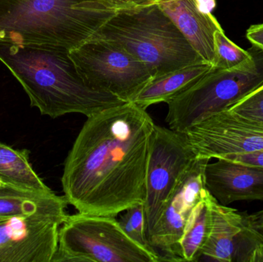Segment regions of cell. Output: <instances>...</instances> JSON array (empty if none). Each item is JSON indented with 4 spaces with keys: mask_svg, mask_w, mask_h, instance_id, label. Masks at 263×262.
I'll use <instances>...</instances> for the list:
<instances>
[{
    "mask_svg": "<svg viewBox=\"0 0 263 262\" xmlns=\"http://www.w3.org/2000/svg\"><path fill=\"white\" fill-rule=\"evenodd\" d=\"M69 55L85 83L126 103L133 101L153 79L147 66L116 43L92 37Z\"/></svg>",
    "mask_w": 263,
    "mask_h": 262,
    "instance_id": "cell-7",
    "label": "cell"
},
{
    "mask_svg": "<svg viewBox=\"0 0 263 262\" xmlns=\"http://www.w3.org/2000/svg\"><path fill=\"white\" fill-rule=\"evenodd\" d=\"M150 248L132 240L116 217L78 212L68 215L59 231L51 262H159Z\"/></svg>",
    "mask_w": 263,
    "mask_h": 262,
    "instance_id": "cell-5",
    "label": "cell"
},
{
    "mask_svg": "<svg viewBox=\"0 0 263 262\" xmlns=\"http://www.w3.org/2000/svg\"><path fill=\"white\" fill-rule=\"evenodd\" d=\"M155 126L132 102L87 117L64 163L68 204L80 213L111 217L143 204Z\"/></svg>",
    "mask_w": 263,
    "mask_h": 262,
    "instance_id": "cell-1",
    "label": "cell"
},
{
    "mask_svg": "<svg viewBox=\"0 0 263 262\" xmlns=\"http://www.w3.org/2000/svg\"><path fill=\"white\" fill-rule=\"evenodd\" d=\"M117 9L126 8L137 7V6H148L156 3L157 0H109Z\"/></svg>",
    "mask_w": 263,
    "mask_h": 262,
    "instance_id": "cell-25",
    "label": "cell"
},
{
    "mask_svg": "<svg viewBox=\"0 0 263 262\" xmlns=\"http://www.w3.org/2000/svg\"><path fill=\"white\" fill-rule=\"evenodd\" d=\"M215 69L222 70H249L257 63V49L254 46L244 50L229 39L223 29L214 34Z\"/></svg>",
    "mask_w": 263,
    "mask_h": 262,
    "instance_id": "cell-19",
    "label": "cell"
},
{
    "mask_svg": "<svg viewBox=\"0 0 263 262\" xmlns=\"http://www.w3.org/2000/svg\"><path fill=\"white\" fill-rule=\"evenodd\" d=\"M93 37L126 49L153 78L205 62L157 3L118 9Z\"/></svg>",
    "mask_w": 263,
    "mask_h": 262,
    "instance_id": "cell-4",
    "label": "cell"
},
{
    "mask_svg": "<svg viewBox=\"0 0 263 262\" xmlns=\"http://www.w3.org/2000/svg\"><path fill=\"white\" fill-rule=\"evenodd\" d=\"M124 212L118 221L125 233L138 244L152 249L147 239L143 204L132 206Z\"/></svg>",
    "mask_w": 263,
    "mask_h": 262,
    "instance_id": "cell-21",
    "label": "cell"
},
{
    "mask_svg": "<svg viewBox=\"0 0 263 262\" xmlns=\"http://www.w3.org/2000/svg\"><path fill=\"white\" fill-rule=\"evenodd\" d=\"M0 60L21 83L31 106L52 118L71 113L92 116L126 103L88 86L67 49L0 43Z\"/></svg>",
    "mask_w": 263,
    "mask_h": 262,
    "instance_id": "cell-2",
    "label": "cell"
},
{
    "mask_svg": "<svg viewBox=\"0 0 263 262\" xmlns=\"http://www.w3.org/2000/svg\"><path fill=\"white\" fill-rule=\"evenodd\" d=\"M247 38L253 46L263 52V23L252 25L247 29Z\"/></svg>",
    "mask_w": 263,
    "mask_h": 262,
    "instance_id": "cell-24",
    "label": "cell"
},
{
    "mask_svg": "<svg viewBox=\"0 0 263 262\" xmlns=\"http://www.w3.org/2000/svg\"><path fill=\"white\" fill-rule=\"evenodd\" d=\"M67 200L53 192L40 193L0 186V220L35 213H66Z\"/></svg>",
    "mask_w": 263,
    "mask_h": 262,
    "instance_id": "cell-16",
    "label": "cell"
},
{
    "mask_svg": "<svg viewBox=\"0 0 263 262\" xmlns=\"http://www.w3.org/2000/svg\"><path fill=\"white\" fill-rule=\"evenodd\" d=\"M29 155L28 150H15L0 143V183L30 192H52L32 169Z\"/></svg>",
    "mask_w": 263,
    "mask_h": 262,
    "instance_id": "cell-17",
    "label": "cell"
},
{
    "mask_svg": "<svg viewBox=\"0 0 263 262\" xmlns=\"http://www.w3.org/2000/svg\"><path fill=\"white\" fill-rule=\"evenodd\" d=\"M219 158L228 160L233 163H241L246 166L263 169V150L248 152V153L230 154V155H224Z\"/></svg>",
    "mask_w": 263,
    "mask_h": 262,
    "instance_id": "cell-23",
    "label": "cell"
},
{
    "mask_svg": "<svg viewBox=\"0 0 263 262\" xmlns=\"http://www.w3.org/2000/svg\"><path fill=\"white\" fill-rule=\"evenodd\" d=\"M2 186V184H1V183H0V186Z\"/></svg>",
    "mask_w": 263,
    "mask_h": 262,
    "instance_id": "cell-27",
    "label": "cell"
},
{
    "mask_svg": "<svg viewBox=\"0 0 263 262\" xmlns=\"http://www.w3.org/2000/svg\"><path fill=\"white\" fill-rule=\"evenodd\" d=\"M117 10L109 0H0V43L71 51Z\"/></svg>",
    "mask_w": 263,
    "mask_h": 262,
    "instance_id": "cell-3",
    "label": "cell"
},
{
    "mask_svg": "<svg viewBox=\"0 0 263 262\" xmlns=\"http://www.w3.org/2000/svg\"><path fill=\"white\" fill-rule=\"evenodd\" d=\"M196 157L205 159L263 150V125L230 111L218 112L183 132Z\"/></svg>",
    "mask_w": 263,
    "mask_h": 262,
    "instance_id": "cell-10",
    "label": "cell"
},
{
    "mask_svg": "<svg viewBox=\"0 0 263 262\" xmlns=\"http://www.w3.org/2000/svg\"><path fill=\"white\" fill-rule=\"evenodd\" d=\"M235 257L238 261L263 262V209L250 215L242 213Z\"/></svg>",
    "mask_w": 263,
    "mask_h": 262,
    "instance_id": "cell-20",
    "label": "cell"
},
{
    "mask_svg": "<svg viewBox=\"0 0 263 262\" xmlns=\"http://www.w3.org/2000/svg\"><path fill=\"white\" fill-rule=\"evenodd\" d=\"M205 187L221 205L263 201V169L218 158L207 163Z\"/></svg>",
    "mask_w": 263,
    "mask_h": 262,
    "instance_id": "cell-12",
    "label": "cell"
},
{
    "mask_svg": "<svg viewBox=\"0 0 263 262\" xmlns=\"http://www.w3.org/2000/svg\"><path fill=\"white\" fill-rule=\"evenodd\" d=\"M213 68L210 63L202 62L153 78L132 103L145 109L158 103H166L196 84Z\"/></svg>",
    "mask_w": 263,
    "mask_h": 262,
    "instance_id": "cell-15",
    "label": "cell"
},
{
    "mask_svg": "<svg viewBox=\"0 0 263 262\" xmlns=\"http://www.w3.org/2000/svg\"><path fill=\"white\" fill-rule=\"evenodd\" d=\"M157 4L205 63L214 65V34L222 26L211 15L199 12L196 0H157Z\"/></svg>",
    "mask_w": 263,
    "mask_h": 262,
    "instance_id": "cell-13",
    "label": "cell"
},
{
    "mask_svg": "<svg viewBox=\"0 0 263 262\" xmlns=\"http://www.w3.org/2000/svg\"><path fill=\"white\" fill-rule=\"evenodd\" d=\"M199 12L205 15H211L216 7V0H196Z\"/></svg>",
    "mask_w": 263,
    "mask_h": 262,
    "instance_id": "cell-26",
    "label": "cell"
},
{
    "mask_svg": "<svg viewBox=\"0 0 263 262\" xmlns=\"http://www.w3.org/2000/svg\"><path fill=\"white\" fill-rule=\"evenodd\" d=\"M210 161L197 158L182 174L159 221L147 235L161 261H182L179 243L195 206L206 190L205 169Z\"/></svg>",
    "mask_w": 263,
    "mask_h": 262,
    "instance_id": "cell-9",
    "label": "cell"
},
{
    "mask_svg": "<svg viewBox=\"0 0 263 262\" xmlns=\"http://www.w3.org/2000/svg\"><path fill=\"white\" fill-rule=\"evenodd\" d=\"M211 195V194H210ZM210 226L202 249V255L220 262H231L235 257L236 243L242 230V213L210 198Z\"/></svg>",
    "mask_w": 263,
    "mask_h": 262,
    "instance_id": "cell-14",
    "label": "cell"
},
{
    "mask_svg": "<svg viewBox=\"0 0 263 262\" xmlns=\"http://www.w3.org/2000/svg\"><path fill=\"white\" fill-rule=\"evenodd\" d=\"M227 110L246 119L263 125V84Z\"/></svg>",
    "mask_w": 263,
    "mask_h": 262,
    "instance_id": "cell-22",
    "label": "cell"
},
{
    "mask_svg": "<svg viewBox=\"0 0 263 262\" xmlns=\"http://www.w3.org/2000/svg\"><path fill=\"white\" fill-rule=\"evenodd\" d=\"M210 193L205 190L195 206L179 243L182 261H196L202 256V249L208 235L210 226Z\"/></svg>",
    "mask_w": 263,
    "mask_h": 262,
    "instance_id": "cell-18",
    "label": "cell"
},
{
    "mask_svg": "<svg viewBox=\"0 0 263 262\" xmlns=\"http://www.w3.org/2000/svg\"><path fill=\"white\" fill-rule=\"evenodd\" d=\"M262 84L263 52L257 49V63L253 69L213 68L196 84L167 102L165 123L172 130L183 133L194 125L229 109Z\"/></svg>",
    "mask_w": 263,
    "mask_h": 262,
    "instance_id": "cell-6",
    "label": "cell"
},
{
    "mask_svg": "<svg viewBox=\"0 0 263 262\" xmlns=\"http://www.w3.org/2000/svg\"><path fill=\"white\" fill-rule=\"evenodd\" d=\"M66 213H35L0 220V262H51Z\"/></svg>",
    "mask_w": 263,
    "mask_h": 262,
    "instance_id": "cell-11",
    "label": "cell"
},
{
    "mask_svg": "<svg viewBox=\"0 0 263 262\" xmlns=\"http://www.w3.org/2000/svg\"><path fill=\"white\" fill-rule=\"evenodd\" d=\"M197 158L185 135L155 126L152 135L144 201L146 236L159 221L179 178Z\"/></svg>",
    "mask_w": 263,
    "mask_h": 262,
    "instance_id": "cell-8",
    "label": "cell"
}]
</instances>
